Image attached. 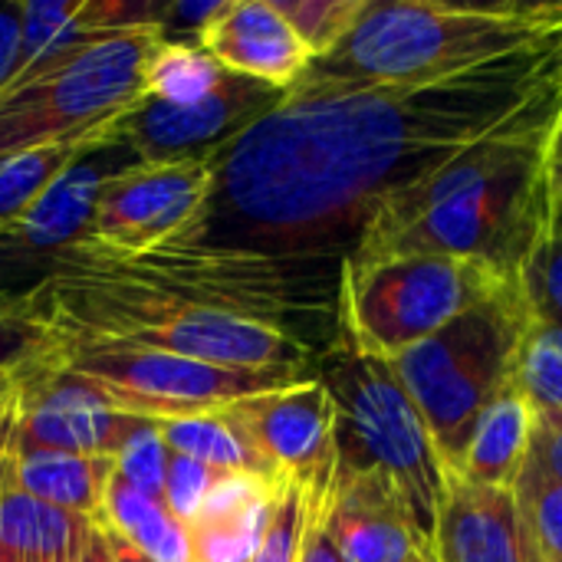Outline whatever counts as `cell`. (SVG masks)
I'll return each mask as SVG.
<instances>
[{"mask_svg":"<svg viewBox=\"0 0 562 562\" xmlns=\"http://www.w3.org/2000/svg\"><path fill=\"white\" fill-rule=\"evenodd\" d=\"M557 86L562 36L431 82L290 89L211 155L204 204L151 254L263 267L336 306L379 207Z\"/></svg>","mask_w":562,"mask_h":562,"instance_id":"1","label":"cell"},{"mask_svg":"<svg viewBox=\"0 0 562 562\" xmlns=\"http://www.w3.org/2000/svg\"><path fill=\"white\" fill-rule=\"evenodd\" d=\"M562 86L464 148L458 158L392 194L342 267L395 257H461L520 283L553 221L550 148Z\"/></svg>","mask_w":562,"mask_h":562,"instance_id":"2","label":"cell"},{"mask_svg":"<svg viewBox=\"0 0 562 562\" xmlns=\"http://www.w3.org/2000/svg\"><path fill=\"white\" fill-rule=\"evenodd\" d=\"M562 36L557 0H369L356 26L290 89H366L458 76ZM286 89V92H290Z\"/></svg>","mask_w":562,"mask_h":562,"instance_id":"3","label":"cell"},{"mask_svg":"<svg viewBox=\"0 0 562 562\" xmlns=\"http://www.w3.org/2000/svg\"><path fill=\"white\" fill-rule=\"evenodd\" d=\"M16 310L66 342L151 349L231 369H316L310 346L290 329L119 277L56 270Z\"/></svg>","mask_w":562,"mask_h":562,"instance_id":"4","label":"cell"},{"mask_svg":"<svg viewBox=\"0 0 562 562\" xmlns=\"http://www.w3.org/2000/svg\"><path fill=\"white\" fill-rule=\"evenodd\" d=\"M530 323L527 293L510 283L389 362L425 418L448 474L461 468L484 408L517 379Z\"/></svg>","mask_w":562,"mask_h":562,"instance_id":"5","label":"cell"},{"mask_svg":"<svg viewBox=\"0 0 562 562\" xmlns=\"http://www.w3.org/2000/svg\"><path fill=\"white\" fill-rule=\"evenodd\" d=\"M316 379L336 408L339 468L372 471L392 481L431 553L448 468L405 385L389 362L362 356L342 339H333L316 359Z\"/></svg>","mask_w":562,"mask_h":562,"instance_id":"6","label":"cell"},{"mask_svg":"<svg viewBox=\"0 0 562 562\" xmlns=\"http://www.w3.org/2000/svg\"><path fill=\"white\" fill-rule=\"evenodd\" d=\"M155 30L112 33L0 89V158L69 142H95L145 95Z\"/></svg>","mask_w":562,"mask_h":562,"instance_id":"7","label":"cell"},{"mask_svg":"<svg viewBox=\"0 0 562 562\" xmlns=\"http://www.w3.org/2000/svg\"><path fill=\"white\" fill-rule=\"evenodd\" d=\"M504 286L510 283L484 263L435 254L342 267L336 339L392 362Z\"/></svg>","mask_w":562,"mask_h":562,"instance_id":"8","label":"cell"},{"mask_svg":"<svg viewBox=\"0 0 562 562\" xmlns=\"http://www.w3.org/2000/svg\"><path fill=\"white\" fill-rule=\"evenodd\" d=\"M40 359L89 389L102 405L148 422L221 412L250 395L316 379V369H231L151 349L49 339Z\"/></svg>","mask_w":562,"mask_h":562,"instance_id":"9","label":"cell"},{"mask_svg":"<svg viewBox=\"0 0 562 562\" xmlns=\"http://www.w3.org/2000/svg\"><path fill=\"white\" fill-rule=\"evenodd\" d=\"M142 158L115 135L89 142L66 171L43 191V198L0 231V306H16L56 263L76 250L92 224L102 188L138 168Z\"/></svg>","mask_w":562,"mask_h":562,"instance_id":"10","label":"cell"},{"mask_svg":"<svg viewBox=\"0 0 562 562\" xmlns=\"http://www.w3.org/2000/svg\"><path fill=\"white\" fill-rule=\"evenodd\" d=\"M283 99L286 89L227 72V79L194 105H165L142 95L102 135H115L132 145L142 165L207 161Z\"/></svg>","mask_w":562,"mask_h":562,"instance_id":"11","label":"cell"},{"mask_svg":"<svg viewBox=\"0 0 562 562\" xmlns=\"http://www.w3.org/2000/svg\"><path fill=\"white\" fill-rule=\"evenodd\" d=\"M250 438L260 458L283 484H296L316 510H323L336 471V408L319 379L290 389L250 395L224 408Z\"/></svg>","mask_w":562,"mask_h":562,"instance_id":"12","label":"cell"},{"mask_svg":"<svg viewBox=\"0 0 562 562\" xmlns=\"http://www.w3.org/2000/svg\"><path fill=\"white\" fill-rule=\"evenodd\" d=\"M207 188L211 158L184 165H138L102 188L89 234L69 254H151L198 214Z\"/></svg>","mask_w":562,"mask_h":562,"instance_id":"13","label":"cell"},{"mask_svg":"<svg viewBox=\"0 0 562 562\" xmlns=\"http://www.w3.org/2000/svg\"><path fill=\"white\" fill-rule=\"evenodd\" d=\"M145 422L148 418L125 415L102 405L89 389L49 369L36 356L16 369L7 451L10 454L63 451V454L119 458V451Z\"/></svg>","mask_w":562,"mask_h":562,"instance_id":"14","label":"cell"},{"mask_svg":"<svg viewBox=\"0 0 562 562\" xmlns=\"http://www.w3.org/2000/svg\"><path fill=\"white\" fill-rule=\"evenodd\" d=\"M323 530L349 562H415L431 557L392 481L339 468L319 510Z\"/></svg>","mask_w":562,"mask_h":562,"instance_id":"15","label":"cell"},{"mask_svg":"<svg viewBox=\"0 0 562 562\" xmlns=\"http://www.w3.org/2000/svg\"><path fill=\"white\" fill-rule=\"evenodd\" d=\"M201 49L224 69L290 89L310 66V53L273 0H231L204 30Z\"/></svg>","mask_w":562,"mask_h":562,"instance_id":"16","label":"cell"},{"mask_svg":"<svg viewBox=\"0 0 562 562\" xmlns=\"http://www.w3.org/2000/svg\"><path fill=\"white\" fill-rule=\"evenodd\" d=\"M431 557L435 562H530L514 491H487L448 474Z\"/></svg>","mask_w":562,"mask_h":562,"instance_id":"17","label":"cell"},{"mask_svg":"<svg viewBox=\"0 0 562 562\" xmlns=\"http://www.w3.org/2000/svg\"><path fill=\"white\" fill-rule=\"evenodd\" d=\"M0 477L46 507L86 517L89 524L102 527L105 491L115 477V458L63 454V451L10 454L3 448Z\"/></svg>","mask_w":562,"mask_h":562,"instance_id":"18","label":"cell"},{"mask_svg":"<svg viewBox=\"0 0 562 562\" xmlns=\"http://www.w3.org/2000/svg\"><path fill=\"white\" fill-rule=\"evenodd\" d=\"M530 435H533V405L520 389V382L514 379L477 418L461 468L454 474L474 487L514 491L530 454Z\"/></svg>","mask_w":562,"mask_h":562,"instance_id":"19","label":"cell"},{"mask_svg":"<svg viewBox=\"0 0 562 562\" xmlns=\"http://www.w3.org/2000/svg\"><path fill=\"white\" fill-rule=\"evenodd\" d=\"M95 524L46 507L0 477V562H79Z\"/></svg>","mask_w":562,"mask_h":562,"instance_id":"20","label":"cell"},{"mask_svg":"<svg viewBox=\"0 0 562 562\" xmlns=\"http://www.w3.org/2000/svg\"><path fill=\"white\" fill-rule=\"evenodd\" d=\"M155 431L161 435L165 448L171 454L191 458L207 464L221 474H250L267 484H283L277 471L260 458V451L250 445V438L234 425V418L221 412L191 415V418H161L155 422Z\"/></svg>","mask_w":562,"mask_h":562,"instance_id":"21","label":"cell"},{"mask_svg":"<svg viewBox=\"0 0 562 562\" xmlns=\"http://www.w3.org/2000/svg\"><path fill=\"white\" fill-rule=\"evenodd\" d=\"M99 530L119 533L151 562H191L188 527L168 514L165 501L128 487L119 474L105 491V510Z\"/></svg>","mask_w":562,"mask_h":562,"instance_id":"22","label":"cell"},{"mask_svg":"<svg viewBox=\"0 0 562 562\" xmlns=\"http://www.w3.org/2000/svg\"><path fill=\"white\" fill-rule=\"evenodd\" d=\"M231 69H224L201 46L158 43L145 69V95L165 105H194L207 99Z\"/></svg>","mask_w":562,"mask_h":562,"instance_id":"23","label":"cell"},{"mask_svg":"<svg viewBox=\"0 0 562 562\" xmlns=\"http://www.w3.org/2000/svg\"><path fill=\"white\" fill-rule=\"evenodd\" d=\"M86 145L89 142H69L0 158V231L30 211Z\"/></svg>","mask_w":562,"mask_h":562,"instance_id":"24","label":"cell"},{"mask_svg":"<svg viewBox=\"0 0 562 562\" xmlns=\"http://www.w3.org/2000/svg\"><path fill=\"white\" fill-rule=\"evenodd\" d=\"M514 501L530 562H562V484L524 464Z\"/></svg>","mask_w":562,"mask_h":562,"instance_id":"25","label":"cell"},{"mask_svg":"<svg viewBox=\"0 0 562 562\" xmlns=\"http://www.w3.org/2000/svg\"><path fill=\"white\" fill-rule=\"evenodd\" d=\"M517 382L527 392L533 412L562 415V333L537 316L517 362Z\"/></svg>","mask_w":562,"mask_h":562,"instance_id":"26","label":"cell"},{"mask_svg":"<svg viewBox=\"0 0 562 562\" xmlns=\"http://www.w3.org/2000/svg\"><path fill=\"white\" fill-rule=\"evenodd\" d=\"M313 59L326 56L366 13L369 0H273Z\"/></svg>","mask_w":562,"mask_h":562,"instance_id":"27","label":"cell"},{"mask_svg":"<svg viewBox=\"0 0 562 562\" xmlns=\"http://www.w3.org/2000/svg\"><path fill=\"white\" fill-rule=\"evenodd\" d=\"M316 517L319 510L310 504V497L296 484H280V491L273 494L260 543L247 562H300L306 530Z\"/></svg>","mask_w":562,"mask_h":562,"instance_id":"28","label":"cell"},{"mask_svg":"<svg viewBox=\"0 0 562 562\" xmlns=\"http://www.w3.org/2000/svg\"><path fill=\"white\" fill-rule=\"evenodd\" d=\"M520 286L527 293L533 316L562 333V227L557 217L550 221L530 263L524 267Z\"/></svg>","mask_w":562,"mask_h":562,"instance_id":"29","label":"cell"},{"mask_svg":"<svg viewBox=\"0 0 562 562\" xmlns=\"http://www.w3.org/2000/svg\"><path fill=\"white\" fill-rule=\"evenodd\" d=\"M165 471H168V448L161 441V435L155 431V422H145L132 438L128 445L119 451L115 458V474L148 494V497H158L161 501V491H165Z\"/></svg>","mask_w":562,"mask_h":562,"instance_id":"30","label":"cell"},{"mask_svg":"<svg viewBox=\"0 0 562 562\" xmlns=\"http://www.w3.org/2000/svg\"><path fill=\"white\" fill-rule=\"evenodd\" d=\"M168 0H82L76 23L92 36L158 30Z\"/></svg>","mask_w":562,"mask_h":562,"instance_id":"31","label":"cell"},{"mask_svg":"<svg viewBox=\"0 0 562 562\" xmlns=\"http://www.w3.org/2000/svg\"><path fill=\"white\" fill-rule=\"evenodd\" d=\"M217 477H221V471H211L201 461H191V458L168 451V471H165V491H161L168 514L188 527L198 517V510H201V504L211 494Z\"/></svg>","mask_w":562,"mask_h":562,"instance_id":"32","label":"cell"},{"mask_svg":"<svg viewBox=\"0 0 562 562\" xmlns=\"http://www.w3.org/2000/svg\"><path fill=\"white\" fill-rule=\"evenodd\" d=\"M231 0H168L158 23V43L165 46H201L204 30L224 13Z\"/></svg>","mask_w":562,"mask_h":562,"instance_id":"33","label":"cell"},{"mask_svg":"<svg viewBox=\"0 0 562 562\" xmlns=\"http://www.w3.org/2000/svg\"><path fill=\"white\" fill-rule=\"evenodd\" d=\"M46 342L49 333L40 323H33L16 306H0V375L16 372L20 366L36 359L46 349Z\"/></svg>","mask_w":562,"mask_h":562,"instance_id":"34","label":"cell"},{"mask_svg":"<svg viewBox=\"0 0 562 562\" xmlns=\"http://www.w3.org/2000/svg\"><path fill=\"white\" fill-rule=\"evenodd\" d=\"M527 468L553 484H562V415L557 412H533Z\"/></svg>","mask_w":562,"mask_h":562,"instance_id":"35","label":"cell"},{"mask_svg":"<svg viewBox=\"0 0 562 562\" xmlns=\"http://www.w3.org/2000/svg\"><path fill=\"white\" fill-rule=\"evenodd\" d=\"M20 26L23 0H0V89H7L20 69Z\"/></svg>","mask_w":562,"mask_h":562,"instance_id":"36","label":"cell"},{"mask_svg":"<svg viewBox=\"0 0 562 562\" xmlns=\"http://www.w3.org/2000/svg\"><path fill=\"white\" fill-rule=\"evenodd\" d=\"M300 562H349L342 553H339V547L333 543V537L323 530V524H319V517L310 524V530H306V540H303V550H300Z\"/></svg>","mask_w":562,"mask_h":562,"instance_id":"37","label":"cell"},{"mask_svg":"<svg viewBox=\"0 0 562 562\" xmlns=\"http://www.w3.org/2000/svg\"><path fill=\"white\" fill-rule=\"evenodd\" d=\"M102 533L109 540V550H112V560L115 562H151L142 550H135L128 540H122L119 533H112V530H102Z\"/></svg>","mask_w":562,"mask_h":562,"instance_id":"38","label":"cell"},{"mask_svg":"<svg viewBox=\"0 0 562 562\" xmlns=\"http://www.w3.org/2000/svg\"><path fill=\"white\" fill-rule=\"evenodd\" d=\"M79 562H115L112 560V550H109V540H105V533L99 527L92 530V537H89V543H86Z\"/></svg>","mask_w":562,"mask_h":562,"instance_id":"39","label":"cell"},{"mask_svg":"<svg viewBox=\"0 0 562 562\" xmlns=\"http://www.w3.org/2000/svg\"><path fill=\"white\" fill-rule=\"evenodd\" d=\"M550 175H553V188L562 191V109L557 132H553V148H550Z\"/></svg>","mask_w":562,"mask_h":562,"instance_id":"40","label":"cell"},{"mask_svg":"<svg viewBox=\"0 0 562 562\" xmlns=\"http://www.w3.org/2000/svg\"><path fill=\"white\" fill-rule=\"evenodd\" d=\"M13 389H16V372H3L0 375V412L13 402Z\"/></svg>","mask_w":562,"mask_h":562,"instance_id":"41","label":"cell"},{"mask_svg":"<svg viewBox=\"0 0 562 562\" xmlns=\"http://www.w3.org/2000/svg\"><path fill=\"white\" fill-rule=\"evenodd\" d=\"M7 438H10V405L0 412V454H3V448H7Z\"/></svg>","mask_w":562,"mask_h":562,"instance_id":"42","label":"cell"},{"mask_svg":"<svg viewBox=\"0 0 562 562\" xmlns=\"http://www.w3.org/2000/svg\"><path fill=\"white\" fill-rule=\"evenodd\" d=\"M557 191V201H553V217H557V224L562 227V191L560 188H553Z\"/></svg>","mask_w":562,"mask_h":562,"instance_id":"43","label":"cell"},{"mask_svg":"<svg viewBox=\"0 0 562 562\" xmlns=\"http://www.w3.org/2000/svg\"><path fill=\"white\" fill-rule=\"evenodd\" d=\"M415 562H435V557H418Z\"/></svg>","mask_w":562,"mask_h":562,"instance_id":"44","label":"cell"}]
</instances>
